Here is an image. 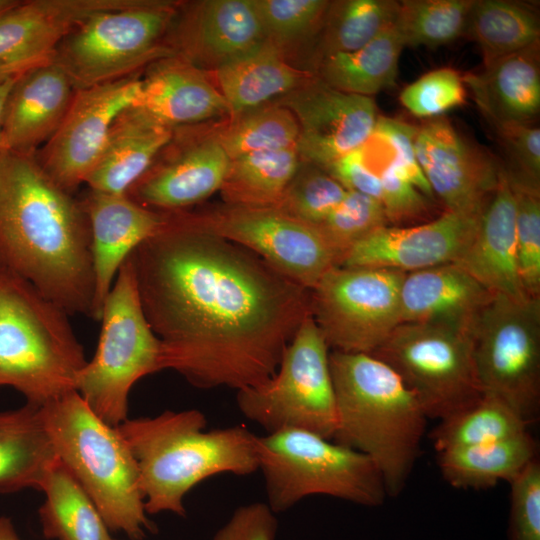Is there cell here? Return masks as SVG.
Segmentation results:
<instances>
[{"mask_svg":"<svg viewBox=\"0 0 540 540\" xmlns=\"http://www.w3.org/2000/svg\"><path fill=\"white\" fill-rule=\"evenodd\" d=\"M178 2L128 0L98 11L58 45L53 61L76 90L119 80L175 54L166 44Z\"/></svg>","mask_w":540,"mask_h":540,"instance_id":"cell-8","label":"cell"},{"mask_svg":"<svg viewBox=\"0 0 540 540\" xmlns=\"http://www.w3.org/2000/svg\"><path fill=\"white\" fill-rule=\"evenodd\" d=\"M387 225L386 213L380 201L348 190L340 204L316 227L335 252L339 265L356 243Z\"/></svg>","mask_w":540,"mask_h":540,"instance_id":"cell-43","label":"cell"},{"mask_svg":"<svg viewBox=\"0 0 540 540\" xmlns=\"http://www.w3.org/2000/svg\"><path fill=\"white\" fill-rule=\"evenodd\" d=\"M140 73L76 90L53 136L36 152L44 171L74 194L84 184L118 114L134 104Z\"/></svg>","mask_w":540,"mask_h":540,"instance_id":"cell-15","label":"cell"},{"mask_svg":"<svg viewBox=\"0 0 540 540\" xmlns=\"http://www.w3.org/2000/svg\"><path fill=\"white\" fill-rule=\"evenodd\" d=\"M173 131L141 107L122 110L85 181L88 189L126 195L152 166Z\"/></svg>","mask_w":540,"mask_h":540,"instance_id":"cell-27","label":"cell"},{"mask_svg":"<svg viewBox=\"0 0 540 540\" xmlns=\"http://www.w3.org/2000/svg\"><path fill=\"white\" fill-rule=\"evenodd\" d=\"M528 431V424L503 400L482 394L468 407L440 420L430 437L438 453L492 443Z\"/></svg>","mask_w":540,"mask_h":540,"instance_id":"cell-36","label":"cell"},{"mask_svg":"<svg viewBox=\"0 0 540 540\" xmlns=\"http://www.w3.org/2000/svg\"><path fill=\"white\" fill-rule=\"evenodd\" d=\"M479 218L446 211L428 222L384 226L356 243L338 266L404 273L456 262L470 244Z\"/></svg>","mask_w":540,"mask_h":540,"instance_id":"cell-19","label":"cell"},{"mask_svg":"<svg viewBox=\"0 0 540 540\" xmlns=\"http://www.w3.org/2000/svg\"><path fill=\"white\" fill-rule=\"evenodd\" d=\"M482 394L507 403L528 425L540 406V298L493 295L473 326Z\"/></svg>","mask_w":540,"mask_h":540,"instance_id":"cell-11","label":"cell"},{"mask_svg":"<svg viewBox=\"0 0 540 540\" xmlns=\"http://www.w3.org/2000/svg\"><path fill=\"white\" fill-rule=\"evenodd\" d=\"M507 177L516 202V250L520 284L526 296L539 298L540 189L526 185L508 174Z\"/></svg>","mask_w":540,"mask_h":540,"instance_id":"cell-44","label":"cell"},{"mask_svg":"<svg viewBox=\"0 0 540 540\" xmlns=\"http://www.w3.org/2000/svg\"><path fill=\"white\" fill-rule=\"evenodd\" d=\"M229 163L212 130L200 124L177 127L149 170L126 195L153 210H186L220 190Z\"/></svg>","mask_w":540,"mask_h":540,"instance_id":"cell-17","label":"cell"},{"mask_svg":"<svg viewBox=\"0 0 540 540\" xmlns=\"http://www.w3.org/2000/svg\"><path fill=\"white\" fill-rule=\"evenodd\" d=\"M18 76V75H17ZM17 76H14L0 84V153L5 150L3 139V114L8 94L15 82Z\"/></svg>","mask_w":540,"mask_h":540,"instance_id":"cell-51","label":"cell"},{"mask_svg":"<svg viewBox=\"0 0 540 540\" xmlns=\"http://www.w3.org/2000/svg\"><path fill=\"white\" fill-rule=\"evenodd\" d=\"M88 217L94 273L92 319L102 307L126 258L164 223L165 212L147 208L127 195L88 189L80 198Z\"/></svg>","mask_w":540,"mask_h":540,"instance_id":"cell-21","label":"cell"},{"mask_svg":"<svg viewBox=\"0 0 540 540\" xmlns=\"http://www.w3.org/2000/svg\"><path fill=\"white\" fill-rule=\"evenodd\" d=\"M515 166L510 177L535 188L540 184V130L528 123H491Z\"/></svg>","mask_w":540,"mask_h":540,"instance_id":"cell-47","label":"cell"},{"mask_svg":"<svg viewBox=\"0 0 540 540\" xmlns=\"http://www.w3.org/2000/svg\"><path fill=\"white\" fill-rule=\"evenodd\" d=\"M214 71L216 86L226 101L230 117L267 104L314 75L295 68L286 55L266 39Z\"/></svg>","mask_w":540,"mask_h":540,"instance_id":"cell-29","label":"cell"},{"mask_svg":"<svg viewBox=\"0 0 540 540\" xmlns=\"http://www.w3.org/2000/svg\"><path fill=\"white\" fill-rule=\"evenodd\" d=\"M462 77L451 68L422 75L400 94L402 105L419 118H437L465 102Z\"/></svg>","mask_w":540,"mask_h":540,"instance_id":"cell-45","label":"cell"},{"mask_svg":"<svg viewBox=\"0 0 540 540\" xmlns=\"http://www.w3.org/2000/svg\"><path fill=\"white\" fill-rule=\"evenodd\" d=\"M347 191L326 170L301 161L276 207L317 226L340 204Z\"/></svg>","mask_w":540,"mask_h":540,"instance_id":"cell-42","label":"cell"},{"mask_svg":"<svg viewBox=\"0 0 540 540\" xmlns=\"http://www.w3.org/2000/svg\"><path fill=\"white\" fill-rule=\"evenodd\" d=\"M400 2L330 1L320 31L318 58L356 51L394 25Z\"/></svg>","mask_w":540,"mask_h":540,"instance_id":"cell-37","label":"cell"},{"mask_svg":"<svg viewBox=\"0 0 540 540\" xmlns=\"http://www.w3.org/2000/svg\"><path fill=\"white\" fill-rule=\"evenodd\" d=\"M326 171L347 190L356 191L380 201V181L364 160L361 148L340 158Z\"/></svg>","mask_w":540,"mask_h":540,"instance_id":"cell-50","label":"cell"},{"mask_svg":"<svg viewBox=\"0 0 540 540\" xmlns=\"http://www.w3.org/2000/svg\"><path fill=\"white\" fill-rule=\"evenodd\" d=\"M264 40L253 0H203L179 3L166 44L176 55L209 71Z\"/></svg>","mask_w":540,"mask_h":540,"instance_id":"cell-20","label":"cell"},{"mask_svg":"<svg viewBox=\"0 0 540 540\" xmlns=\"http://www.w3.org/2000/svg\"><path fill=\"white\" fill-rule=\"evenodd\" d=\"M414 149L433 195L446 211L479 218L499 182L502 169L494 159L440 117L417 128Z\"/></svg>","mask_w":540,"mask_h":540,"instance_id":"cell-18","label":"cell"},{"mask_svg":"<svg viewBox=\"0 0 540 540\" xmlns=\"http://www.w3.org/2000/svg\"><path fill=\"white\" fill-rule=\"evenodd\" d=\"M508 540H540V462L534 458L510 482Z\"/></svg>","mask_w":540,"mask_h":540,"instance_id":"cell-46","label":"cell"},{"mask_svg":"<svg viewBox=\"0 0 540 540\" xmlns=\"http://www.w3.org/2000/svg\"><path fill=\"white\" fill-rule=\"evenodd\" d=\"M277 520L267 503L239 507L213 540H275Z\"/></svg>","mask_w":540,"mask_h":540,"instance_id":"cell-49","label":"cell"},{"mask_svg":"<svg viewBox=\"0 0 540 540\" xmlns=\"http://www.w3.org/2000/svg\"><path fill=\"white\" fill-rule=\"evenodd\" d=\"M39 509L43 535L56 540H112L97 507L60 461L48 474Z\"/></svg>","mask_w":540,"mask_h":540,"instance_id":"cell-33","label":"cell"},{"mask_svg":"<svg viewBox=\"0 0 540 540\" xmlns=\"http://www.w3.org/2000/svg\"><path fill=\"white\" fill-rule=\"evenodd\" d=\"M0 540H20L12 521L7 517H0Z\"/></svg>","mask_w":540,"mask_h":540,"instance_id":"cell-52","label":"cell"},{"mask_svg":"<svg viewBox=\"0 0 540 540\" xmlns=\"http://www.w3.org/2000/svg\"><path fill=\"white\" fill-rule=\"evenodd\" d=\"M112 540H114V539H112Z\"/></svg>","mask_w":540,"mask_h":540,"instance_id":"cell-55","label":"cell"},{"mask_svg":"<svg viewBox=\"0 0 540 540\" xmlns=\"http://www.w3.org/2000/svg\"><path fill=\"white\" fill-rule=\"evenodd\" d=\"M133 105L171 128L229 115L210 72L176 54L159 58L145 68Z\"/></svg>","mask_w":540,"mask_h":540,"instance_id":"cell-23","label":"cell"},{"mask_svg":"<svg viewBox=\"0 0 540 540\" xmlns=\"http://www.w3.org/2000/svg\"><path fill=\"white\" fill-rule=\"evenodd\" d=\"M329 365L337 411L332 440L369 457L387 496H398L419 456L428 419L417 397L371 354L332 350Z\"/></svg>","mask_w":540,"mask_h":540,"instance_id":"cell-3","label":"cell"},{"mask_svg":"<svg viewBox=\"0 0 540 540\" xmlns=\"http://www.w3.org/2000/svg\"><path fill=\"white\" fill-rule=\"evenodd\" d=\"M58 460L39 407L0 412V493L41 491Z\"/></svg>","mask_w":540,"mask_h":540,"instance_id":"cell-30","label":"cell"},{"mask_svg":"<svg viewBox=\"0 0 540 540\" xmlns=\"http://www.w3.org/2000/svg\"><path fill=\"white\" fill-rule=\"evenodd\" d=\"M127 0H28L0 15V61L14 75L52 61L60 42L92 14Z\"/></svg>","mask_w":540,"mask_h":540,"instance_id":"cell-22","label":"cell"},{"mask_svg":"<svg viewBox=\"0 0 540 540\" xmlns=\"http://www.w3.org/2000/svg\"><path fill=\"white\" fill-rule=\"evenodd\" d=\"M94 357L80 371L76 391L104 422L128 419V396L142 377L160 371L161 347L144 315L129 256L106 297Z\"/></svg>","mask_w":540,"mask_h":540,"instance_id":"cell-9","label":"cell"},{"mask_svg":"<svg viewBox=\"0 0 540 540\" xmlns=\"http://www.w3.org/2000/svg\"><path fill=\"white\" fill-rule=\"evenodd\" d=\"M265 39L285 55L289 48L320 33L330 4L326 0H253Z\"/></svg>","mask_w":540,"mask_h":540,"instance_id":"cell-41","label":"cell"},{"mask_svg":"<svg viewBox=\"0 0 540 540\" xmlns=\"http://www.w3.org/2000/svg\"><path fill=\"white\" fill-rule=\"evenodd\" d=\"M455 263L493 295L528 297L518 274L515 196L503 169L470 244Z\"/></svg>","mask_w":540,"mask_h":540,"instance_id":"cell-25","label":"cell"},{"mask_svg":"<svg viewBox=\"0 0 540 540\" xmlns=\"http://www.w3.org/2000/svg\"><path fill=\"white\" fill-rule=\"evenodd\" d=\"M300 162L296 147L241 155L230 159L219 191L226 204L276 207Z\"/></svg>","mask_w":540,"mask_h":540,"instance_id":"cell-34","label":"cell"},{"mask_svg":"<svg viewBox=\"0 0 540 540\" xmlns=\"http://www.w3.org/2000/svg\"><path fill=\"white\" fill-rule=\"evenodd\" d=\"M213 134L233 159L252 152L296 147L299 126L290 110L272 101L230 117L229 123Z\"/></svg>","mask_w":540,"mask_h":540,"instance_id":"cell-38","label":"cell"},{"mask_svg":"<svg viewBox=\"0 0 540 540\" xmlns=\"http://www.w3.org/2000/svg\"><path fill=\"white\" fill-rule=\"evenodd\" d=\"M473 1H401L394 26L404 47H436L464 35Z\"/></svg>","mask_w":540,"mask_h":540,"instance_id":"cell-39","label":"cell"},{"mask_svg":"<svg viewBox=\"0 0 540 540\" xmlns=\"http://www.w3.org/2000/svg\"><path fill=\"white\" fill-rule=\"evenodd\" d=\"M14 76L17 75H14L11 70L0 61V84Z\"/></svg>","mask_w":540,"mask_h":540,"instance_id":"cell-53","label":"cell"},{"mask_svg":"<svg viewBox=\"0 0 540 540\" xmlns=\"http://www.w3.org/2000/svg\"><path fill=\"white\" fill-rule=\"evenodd\" d=\"M18 3V0H0V15L12 8Z\"/></svg>","mask_w":540,"mask_h":540,"instance_id":"cell-54","label":"cell"},{"mask_svg":"<svg viewBox=\"0 0 540 540\" xmlns=\"http://www.w3.org/2000/svg\"><path fill=\"white\" fill-rule=\"evenodd\" d=\"M371 355L392 367L427 418L442 420L477 401L473 328L400 323Z\"/></svg>","mask_w":540,"mask_h":540,"instance_id":"cell-12","label":"cell"},{"mask_svg":"<svg viewBox=\"0 0 540 540\" xmlns=\"http://www.w3.org/2000/svg\"><path fill=\"white\" fill-rule=\"evenodd\" d=\"M537 445L529 431L492 443L455 448L438 453L442 477L454 488L487 489L510 482L534 458Z\"/></svg>","mask_w":540,"mask_h":540,"instance_id":"cell-31","label":"cell"},{"mask_svg":"<svg viewBox=\"0 0 540 540\" xmlns=\"http://www.w3.org/2000/svg\"><path fill=\"white\" fill-rule=\"evenodd\" d=\"M373 133L388 144L395 164L407 180L427 198H432L433 192L415 154L414 139L417 127L397 119L379 116Z\"/></svg>","mask_w":540,"mask_h":540,"instance_id":"cell-48","label":"cell"},{"mask_svg":"<svg viewBox=\"0 0 540 540\" xmlns=\"http://www.w3.org/2000/svg\"><path fill=\"white\" fill-rule=\"evenodd\" d=\"M75 92L53 60L19 74L4 108L5 149L36 153L59 128Z\"/></svg>","mask_w":540,"mask_h":540,"instance_id":"cell-24","label":"cell"},{"mask_svg":"<svg viewBox=\"0 0 540 540\" xmlns=\"http://www.w3.org/2000/svg\"><path fill=\"white\" fill-rule=\"evenodd\" d=\"M60 461L91 498L109 530L131 540L155 533L136 459L117 427L100 419L75 390L39 407Z\"/></svg>","mask_w":540,"mask_h":540,"instance_id":"cell-5","label":"cell"},{"mask_svg":"<svg viewBox=\"0 0 540 540\" xmlns=\"http://www.w3.org/2000/svg\"><path fill=\"white\" fill-rule=\"evenodd\" d=\"M403 48L393 25L356 51L318 58L315 75L337 90L371 97L394 86Z\"/></svg>","mask_w":540,"mask_h":540,"instance_id":"cell-32","label":"cell"},{"mask_svg":"<svg viewBox=\"0 0 540 540\" xmlns=\"http://www.w3.org/2000/svg\"><path fill=\"white\" fill-rule=\"evenodd\" d=\"M69 316L32 284L0 269V386L35 407L76 390L88 360Z\"/></svg>","mask_w":540,"mask_h":540,"instance_id":"cell-6","label":"cell"},{"mask_svg":"<svg viewBox=\"0 0 540 540\" xmlns=\"http://www.w3.org/2000/svg\"><path fill=\"white\" fill-rule=\"evenodd\" d=\"M361 152L380 181V202L388 223L401 226L424 218L428 213L429 198L407 180L395 164L387 143L372 133Z\"/></svg>","mask_w":540,"mask_h":540,"instance_id":"cell-40","label":"cell"},{"mask_svg":"<svg viewBox=\"0 0 540 540\" xmlns=\"http://www.w3.org/2000/svg\"><path fill=\"white\" fill-rule=\"evenodd\" d=\"M273 102L290 110L296 118V150L300 160L324 170L361 148L371 137L379 117L372 97L337 90L315 73Z\"/></svg>","mask_w":540,"mask_h":540,"instance_id":"cell-16","label":"cell"},{"mask_svg":"<svg viewBox=\"0 0 540 540\" xmlns=\"http://www.w3.org/2000/svg\"><path fill=\"white\" fill-rule=\"evenodd\" d=\"M161 369L202 389L265 383L311 315L310 290L181 211L129 255Z\"/></svg>","mask_w":540,"mask_h":540,"instance_id":"cell-1","label":"cell"},{"mask_svg":"<svg viewBox=\"0 0 540 540\" xmlns=\"http://www.w3.org/2000/svg\"><path fill=\"white\" fill-rule=\"evenodd\" d=\"M401 271L334 266L310 290L311 316L329 348L371 354L400 324Z\"/></svg>","mask_w":540,"mask_h":540,"instance_id":"cell-13","label":"cell"},{"mask_svg":"<svg viewBox=\"0 0 540 540\" xmlns=\"http://www.w3.org/2000/svg\"><path fill=\"white\" fill-rule=\"evenodd\" d=\"M492 296L455 262L405 273L399 294L400 323L473 328Z\"/></svg>","mask_w":540,"mask_h":540,"instance_id":"cell-26","label":"cell"},{"mask_svg":"<svg viewBox=\"0 0 540 540\" xmlns=\"http://www.w3.org/2000/svg\"><path fill=\"white\" fill-rule=\"evenodd\" d=\"M197 228L261 257L304 288L313 289L338 259L316 226L277 207L224 204L200 211L181 210Z\"/></svg>","mask_w":540,"mask_h":540,"instance_id":"cell-14","label":"cell"},{"mask_svg":"<svg viewBox=\"0 0 540 540\" xmlns=\"http://www.w3.org/2000/svg\"><path fill=\"white\" fill-rule=\"evenodd\" d=\"M329 346L309 315L265 383L237 391L240 412L268 433L299 429L333 439L336 399Z\"/></svg>","mask_w":540,"mask_h":540,"instance_id":"cell-10","label":"cell"},{"mask_svg":"<svg viewBox=\"0 0 540 540\" xmlns=\"http://www.w3.org/2000/svg\"><path fill=\"white\" fill-rule=\"evenodd\" d=\"M256 451L267 505L274 513L313 495L367 507L380 506L387 497L380 472L369 457L318 434L284 429L257 436Z\"/></svg>","mask_w":540,"mask_h":540,"instance_id":"cell-7","label":"cell"},{"mask_svg":"<svg viewBox=\"0 0 540 540\" xmlns=\"http://www.w3.org/2000/svg\"><path fill=\"white\" fill-rule=\"evenodd\" d=\"M0 269L32 284L70 316L92 317L94 273L88 217L36 153H0Z\"/></svg>","mask_w":540,"mask_h":540,"instance_id":"cell-2","label":"cell"},{"mask_svg":"<svg viewBox=\"0 0 540 540\" xmlns=\"http://www.w3.org/2000/svg\"><path fill=\"white\" fill-rule=\"evenodd\" d=\"M464 35L478 44L485 67L539 43V20L536 13L523 3L474 0Z\"/></svg>","mask_w":540,"mask_h":540,"instance_id":"cell-35","label":"cell"},{"mask_svg":"<svg viewBox=\"0 0 540 540\" xmlns=\"http://www.w3.org/2000/svg\"><path fill=\"white\" fill-rule=\"evenodd\" d=\"M463 82L487 120L529 123L540 110L539 43L502 57Z\"/></svg>","mask_w":540,"mask_h":540,"instance_id":"cell-28","label":"cell"},{"mask_svg":"<svg viewBox=\"0 0 540 540\" xmlns=\"http://www.w3.org/2000/svg\"><path fill=\"white\" fill-rule=\"evenodd\" d=\"M206 426L205 415L196 409L167 410L117 426L136 459L146 513L184 516V498L200 482L258 471L257 435L244 425Z\"/></svg>","mask_w":540,"mask_h":540,"instance_id":"cell-4","label":"cell"}]
</instances>
